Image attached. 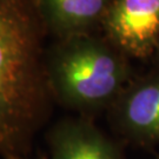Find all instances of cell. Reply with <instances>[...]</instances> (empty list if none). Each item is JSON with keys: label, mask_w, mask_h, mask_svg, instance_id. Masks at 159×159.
<instances>
[{"label": "cell", "mask_w": 159, "mask_h": 159, "mask_svg": "<svg viewBox=\"0 0 159 159\" xmlns=\"http://www.w3.org/2000/svg\"><path fill=\"white\" fill-rule=\"evenodd\" d=\"M37 0H0V157L29 154L47 112Z\"/></svg>", "instance_id": "obj_1"}, {"label": "cell", "mask_w": 159, "mask_h": 159, "mask_svg": "<svg viewBox=\"0 0 159 159\" xmlns=\"http://www.w3.org/2000/svg\"><path fill=\"white\" fill-rule=\"evenodd\" d=\"M45 71L54 97L87 118L108 111L132 80L125 54L89 33L60 39L46 57Z\"/></svg>", "instance_id": "obj_2"}, {"label": "cell", "mask_w": 159, "mask_h": 159, "mask_svg": "<svg viewBox=\"0 0 159 159\" xmlns=\"http://www.w3.org/2000/svg\"><path fill=\"white\" fill-rule=\"evenodd\" d=\"M108 121L137 146L159 145V72L131 80L108 108Z\"/></svg>", "instance_id": "obj_3"}, {"label": "cell", "mask_w": 159, "mask_h": 159, "mask_svg": "<svg viewBox=\"0 0 159 159\" xmlns=\"http://www.w3.org/2000/svg\"><path fill=\"white\" fill-rule=\"evenodd\" d=\"M102 23L107 40L126 57L148 58L159 44V0H112Z\"/></svg>", "instance_id": "obj_4"}, {"label": "cell", "mask_w": 159, "mask_h": 159, "mask_svg": "<svg viewBox=\"0 0 159 159\" xmlns=\"http://www.w3.org/2000/svg\"><path fill=\"white\" fill-rule=\"evenodd\" d=\"M50 159H126L118 142L80 116L58 121L47 133Z\"/></svg>", "instance_id": "obj_5"}, {"label": "cell", "mask_w": 159, "mask_h": 159, "mask_svg": "<svg viewBox=\"0 0 159 159\" xmlns=\"http://www.w3.org/2000/svg\"><path fill=\"white\" fill-rule=\"evenodd\" d=\"M112 0H37L40 18L60 39L87 34L102 21Z\"/></svg>", "instance_id": "obj_6"}, {"label": "cell", "mask_w": 159, "mask_h": 159, "mask_svg": "<svg viewBox=\"0 0 159 159\" xmlns=\"http://www.w3.org/2000/svg\"><path fill=\"white\" fill-rule=\"evenodd\" d=\"M4 159H33L30 158L27 154H12V156H7Z\"/></svg>", "instance_id": "obj_7"}, {"label": "cell", "mask_w": 159, "mask_h": 159, "mask_svg": "<svg viewBox=\"0 0 159 159\" xmlns=\"http://www.w3.org/2000/svg\"><path fill=\"white\" fill-rule=\"evenodd\" d=\"M154 56H156V60H157V64H158V66H159V44H158V46H157L156 52H154Z\"/></svg>", "instance_id": "obj_8"}, {"label": "cell", "mask_w": 159, "mask_h": 159, "mask_svg": "<svg viewBox=\"0 0 159 159\" xmlns=\"http://www.w3.org/2000/svg\"><path fill=\"white\" fill-rule=\"evenodd\" d=\"M157 159H159V157H158V158H157Z\"/></svg>", "instance_id": "obj_9"}]
</instances>
